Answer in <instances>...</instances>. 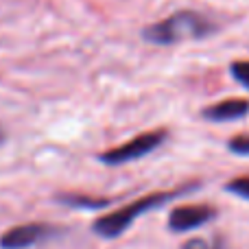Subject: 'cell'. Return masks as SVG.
Listing matches in <instances>:
<instances>
[{"mask_svg": "<svg viewBox=\"0 0 249 249\" xmlns=\"http://www.w3.org/2000/svg\"><path fill=\"white\" fill-rule=\"evenodd\" d=\"M181 249H219L214 245V243L206 241V238H193V241H188Z\"/></svg>", "mask_w": 249, "mask_h": 249, "instance_id": "8fae6325", "label": "cell"}, {"mask_svg": "<svg viewBox=\"0 0 249 249\" xmlns=\"http://www.w3.org/2000/svg\"><path fill=\"white\" fill-rule=\"evenodd\" d=\"M225 190H230V193L238 195V197H243V199H249V177H238V179L228 181Z\"/></svg>", "mask_w": 249, "mask_h": 249, "instance_id": "ba28073f", "label": "cell"}, {"mask_svg": "<svg viewBox=\"0 0 249 249\" xmlns=\"http://www.w3.org/2000/svg\"><path fill=\"white\" fill-rule=\"evenodd\" d=\"M210 33H214V24L208 18H203L201 13H195V11H179L175 16L166 18V20L146 26L142 31V37L151 44L171 46V44L206 37Z\"/></svg>", "mask_w": 249, "mask_h": 249, "instance_id": "6da1fadb", "label": "cell"}, {"mask_svg": "<svg viewBox=\"0 0 249 249\" xmlns=\"http://www.w3.org/2000/svg\"><path fill=\"white\" fill-rule=\"evenodd\" d=\"M166 140V131H146L136 136L133 140L124 142V144L109 149L105 153H101V162L109 164V166H118V164H127L133 160H140L144 155H149L151 151H155L162 142Z\"/></svg>", "mask_w": 249, "mask_h": 249, "instance_id": "3957f363", "label": "cell"}, {"mask_svg": "<svg viewBox=\"0 0 249 249\" xmlns=\"http://www.w3.org/2000/svg\"><path fill=\"white\" fill-rule=\"evenodd\" d=\"M57 201L70 208H90V210L109 206V199H94V197H86V195H70V193L57 195Z\"/></svg>", "mask_w": 249, "mask_h": 249, "instance_id": "52a82bcc", "label": "cell"}, {"mask_svg": "<svg viewBox=\"0 0 249 249\" xmlns=\"http://www.w3.org/2000/svg\"><path fill=\"white\" fill-rule=\"evenodd\" d=\"M232 77L238 83L249 88V61H234L232 64Z\"/></svg>", "mask_w": 249, "mask_h": 249, "instance_id": "9c48e42d", "label": "cell"}, {"mask_svg": "<svg viewBox=\"0 0 249 249\" xmlns=\"http://www.w3.org/2000/svg\"><path fill=\"white\" fill-rule=\"evenodd\" d=\"M4 140V131H2V127H0V142Z\"/></svg>", "mask_w": 249, "mask_h": 249, "instance_id": "7c38bea8", "label": "cell"}, {"mask_svg": "<svg viewBox=\"0 0 249 249\" xmlns=\"http://www.w3.org/2000/svg\"><path fill=\"white\" fill-rule=\"evenodd\" d=\"M57 230L48 223H22L16 228H9L0 236V247L2 249H29L39 245L46 238L55 236Z\"/></svg>", "mask_w": 249, "mask_h": 249, "instance_id": "277c9868", "label": "cell"}, {"mask_svg": "<svg viewBox=\"0 0 249 249\" xmlns=\"http://www.w3.org/2000/svg\"><path fill=\"white\" fill-rule=\"evenodd\" d=\"M179 193H184V190L153 193V195H146V197H142V199H136V201H131L129 206L121 208V210H114L105 216H99V219L92 223V230H94V234H99L101 238H116V236H121L140 214H144V212H149V210H155L158 206L175 199Z\"/></svg>", "mask_w": 249, "mask_h": 249, "instance_id": "7a4b0ae2", "label": "cell"}, {"mask_svg": "<svg viewBox=\"0 0 249 249\" xmlns=\"http://www.w3.org/2000/svg\"><path fill=\"white\" fill-rule=\"evenodd\" d=\"M216 216V210L210 206H179L168 214V228L173 232H188V230L201 228L208 221Z\"/></svg>", "mask_w": 249, "mask_h": 249, "instance_id": "5b68a950", "label": "cell"}, {"mask_svg": "<svg viewBox=\"0 0 249 249\" xmlns=\"http://www.w3.org/2000/svg\"><path fill=\"white\" fill-rule=\"evenodd\" d=\"M245 114H249V101L245 99H225L203 109V116L208 121H236Z\"/></svg>", "mask_w": 249, "mask_h": 249, "instance_id": "8992f818", "label": "cell"}, {"mask_svg": "<svg viewBox=\"0 0 249 249\" xmlns=\"http://www.w3.org/2000/svg\"><path fill=\"white\" fill-rule=\"evenodd\" d=\"M230 151L238 155H249V136H236L228 142Z\"/></svg>", "mask_w": 249, "mask_h": 249, "instance_id": "30bf717a", "label": "cell"}]
</instances>
